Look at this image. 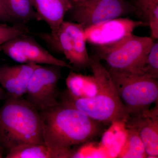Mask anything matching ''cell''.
Here are the masks:
<instances>
[{
    "label": "cell",
    "instance_id": "cell-1",
    "mask_svg": "<svg viewBox=\"0 0 158 158\" xmlns=\"http://www.w3.org/2000/svg\"><path fill=\"white\" fill-rule=\"evenodd\" d=\"M40 113L44 142L52 149L72 153V146L89 142L104 131L102 123L61 103Z\"/></svg>",
    "mask_w": 158,
    "mask_h": 158
},
{
    "label": "cell",
    "instance_id": "cell-24",
    "mask_svg": "<svg viewBox=\"0 0 158 158\" xmlns=\"http://www.w3.org/2000/svg\"><path fill=\"white\" fill-rule=\"evenodd\" d=\"M4 153L2 149L0 147V158H3Z\"/></svg>",
    "mask_w": 158,
    "mask_h": 158
},
{
    "label": "cell",
    "instance_id": "cell-8",
    "mask_svg": "<svg viewBox=\"0 0 158 158\" xmlns=\"http://www.w3.org/2000/svg\"><path fill=\"white\" fill-rule=\"evenodd\" d=\"M62 68L39 65L31 74L27 86V100L40 112L59 103L58 84L62 76Z\"/></svg>",
    "mask_w": 158,
    "mask_h": 158
},
{
    "label": "cell",
    "instance_id": "cell-12",
    "mask_svg": "<svg viewBox=\"0 0 158 158\" xmlns=\"http://www.w3.org/2000/svg\"><path fill=\"white\" fill-rule=\"evenodd\" d=\"M39 64L30 63L14 65H0V85L7 96L22 97L26 94L29 79Z\"/></svg>",
    "mask_w": 158,
    "mask_h": 158
},
{
    "label": "cell",
    "instance_id": "cell-11",
    "mask_svg": "<svg viewBox=\"0 0 158 158\" xmlns=\"http://www.w3.org/2000/svg\"><path fill=\"white\" fill-rule=\"evenodd\" d=\"M126 127L137 130L144 144L147 158H158V102L153 109H149L141 115L128 117Z\"/></svg>",
    "mask_w": 158,
    "mask_h": 158
},
{
    "label": "cell",
    "instance_id": "cell-6",
    "mask_svg": "<svg viewBox=\"0 0 158 158\" xmlns=\"http://www.w3.org/2000/svg\"><path fill=\"white\" fill-rule=\"evenodd\" d=\"M37 35L51 48L63 54L73 69L90 66L84 28L80 24L64 20L55 34L40 33Z\"/></svg>",
    "mask_w": 158,
    "mask_h": 158
},
{
    "label": "cell",
    "instance_id": "cell-16",
    "mask_svg": "<svg viewBox=\"0 0 158 158\" xmlns=\"http://www.w3.org/2000/svg\"><path fill=\"white\" fill-rule=\"evenodd\" d=\"M7 9L17 22L27 23L33 20L39 21L32 0H4Z\"/></svg>",
    "mask_w": 158,
    "mask_h": 158
},
{
    "label": "cell",
    "instance_id": "cell-2",
    "mask_svg": "<svg viewBox=\"0 0 158 158\" xmlns=\"http://www.w3.org/2000/svg\"><path fill=\"white\" fill-rule=\"evenodd\" d=\"M0 107V147L6 154L27 144H45L40 113L27 99L7 96Z\"/></svg>",
    "mask_w": 158,
    "mask_h": 158
},
{
    "label": "cell",
    "instance_id": "cell-3",
    "mask_svg": "<svg viewBox=\"0 0 158 158\" xmlns=\"http://www.w3.org/2000/svg\"><path fill=\"white\" fill-rule=\"evenodd\" d=\"M90 67L97 83L96 95L90 98H74L65 89L60 92L59 102L76 109L104 124L125 122L129 115L109 70L103 65L96 55L90 57Z\"/></svg>",
    "mask_w": 158,
    "mask_h": 158
},
{
    "label": "cell",
    "instance_id": "cell-21",
    "mask_svg": "<svg viewBox=\"0 0 158 158\" xmlns=\"http://www.w3.org/2000/svg\"><path fill=\"white\" fill-rule=\"evenodd\" d=\"M0 23H8L11 24L20 23L17 22L11 16L6 7L4 0H0Z\"/></svg>",
    "mask_w": 158,
    "mask_h": 158
},
{
    "label": "cell",
    "instance_id": "cell-10",
    "mask_svg": "<svg viewBox=\"0 0 158 158\" xmlns=\"http://www.w3.org/2000/svg\"><path fill=\"white\" fill-rule=\"evenodd\" d=\"M145 24L147 23L128 18L108 20L84 29L85 40L97 47L110 45L131 35L136 28Z\"/></svg>",
    "mask_w": 158,
    "mask_h": 158
},
{
    "label": "cell",
    "instance_id": "cell-9",
    "mask_svg": "<svg viewBox=\"0 0 158 158\" xmlns=\"http://www.w3.org/2000/svg\"><path fill=\"white\" fill-rule=\"evenodd\" d=\"M29 34L20 35L7 40L0 45V51L21 64L33 63L58 65L74 70L69 63L54 56Z\"/></svg>",
    "mask_w": 158,
    "mask_h": 158
},
{
    "label": "cell",
    "instance_id": "cell-5",
    "mask_svg": "<svg viewBox=\"0 0 158 158\" xmlns=\"http://www.w3.org/2000/svg\"><path fill=\"white\" fill-rule=\"evenodd\" d=\"M153 43L152 37L132 34L113 44L98 46L96 55L110 68L142 74L145 59Z\"/></svg>",
    "mask_w": 158,
    "mask_h": 158
},
{
    "label": "cell",
    "instance_id": "cell-13",
    "mask_svg": "<svg viewBox=\"0 0 158 158\" xmlns=\"http://www.w3.org/2000/svg\"><path fill=\"white\" fill-rule=\"evenodd\" d=\"M39 21L45 22L55 34L72 6V0H32Z\"/></svg>",
    "mask_w": 158,
    "mask_h": 158
},
{
    "label": "cell",
    "instance_id": "cell-20",
    "mask_svg": "<svg viewBox=\"0 0 158 158\" xmlns=\"http://www.w3.org/2000/svg\"><path fill=\"white\" fill-rule=\"evenodd\" d=\"M147 21L153 39H158V5L151 7L142 12Z\"/></svg>",
    "mask_w": 158,
    "mask_h": 158
},
{
    "label": "cell",
    "instance_id": "cell-7",
    "mask_svg": "<svg viewBox=\"0 0 158 158\" xmlns=\"http://www.w3.org/2000/svg\"><path fill=\"white\" fill-rule=\"evenodd\" d=\"M67 14L70 21L80 24L84 29L108 20L123 17L137 11L125 0H72Z\"/></svg>",
    "mask_w": 158,
    "mask_h": 158
},
{
    "label": "cell",
    "instance_id": "cell-15",
    "mask_svg": "<svg viewBox=\"0 0 158 158\" xmlns=\"http://www.w3.org/2000/svg\"><path fill=\"white\" fill-rule=\"evenodd\" d=\"M71 152L52 149L46 144H27L11 150L6 158H69Z\"/></svg>",
    "mask_w": 158,
    "mask_h": 158
},
{
    "label": "cell",
    "instance_id": "cell-22",
    "mask_svg": "<svg viewBox=\"0 0 158 158\" xmlns=\"http://www.w3.org/2000/svg\"><path fill=\"white\" fill-rule=\"evenodd\" d=\"M157 4H158V0H136L135 8L142 12Z\"/></svg>",
    "mask_w": 158,
    "mask_h": 158
},
{
    "label": "cell",
    "instance_id": "cell-23",
    "mask_svg": "<svg viewBox=\"0 0 158 158\" xmlns=\"http://www.w3.org/2000/svg\"><path fill=\"white\" fill-rule=\"evenodd\" d=\"M7 94L6 92L0 87V100L5 99L7 98Z\"/></svg>",
    "mask_w": 158,
    "mask_h": 158
},
{
    "label": "cell",
    "instance_id": "cell-19",
    "mask_svg": "<svg viewBox=\"0 0 158 158\" xmlns=\"http://www.w3.org/2000/svg\"><path fill=\"white\" fill-rule=\"evenodd\" d=\"M142 73L155 79H158V43L154 42L148 54Z\"/></svg>",
    "mask_w": 158,
    "mask_h": 158
},
{
    "label": "cell",
    "instance_id": "cell-14",
    "mask_svg": "<svg viewBox=\"0 0 158 158\" xmlns=\"http://www.w3.org/2000/svg\"><path fill=\"white\" fill-rule=\"evenodd\" d=\"M65 90L74 98L93 97L98 91L96 80L94 75H85L71 69L65 79Z\"/></svg>",
    "mask_w": 158,
    "mask_h": 158
},
{
    "label": "cell",
    "instance_id": "cell-18",
    "mask_svg": "<svg viewBox=\"0 0 158 158\" xmlns=\"http://www.w3.org/2000/svg\"><path fill=\"white\" fill-rule=\"evenodd\" d=\"M30 33V29L24 23L9 25L6 23H0V45L9 40Z\"/></svg>",
    "mask_w": 158,
    "mask_h": 158
},
{
    "label": "cell",
    "instance_id": "cell-17",
    "mask_svg": "<svg viewBox=\"0 0 158 158\" xmlns=\"http://www.w3.org/2000/svg\"><path fill=\"white\" fill-rule=\"evenodd\" d=\"M127 128V138L124 145L118 155V158H144L147 155L143 142L137 130L130 127Z\"/></svg>",
    "mask_w": 158,
    "mask_h": 158
},
{
    "label": "cell",
    "instance_id": "cell-4",
    "mask_svg": "<svg viewBox=\"0 0 158 158\" xmlns=\"http://www.w3.org/2000/svg\"><path fill=\"white\" fill-rule=\"evenodd\" d=\"M109 71L129 117L141 115L158 102L157 79L112 68Z\"/></svg>",
    "mask_w": 158,
    "mask_h": 158
}]
</instances>
